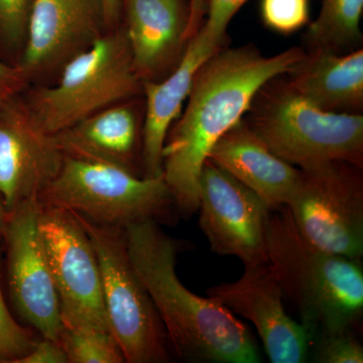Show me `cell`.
I'll return each instance as SVG.
<instances>
[{
	"mask_svg": "<svg viewBox=\"0 0 363 363\" xmlns=\"http://www.w3.org/2000/svg\"><path fill=\"white\" fill-rule=\"evenodd\" d=\"M305 55L294 47L264 56L253 45L222 48L196 73L184 111L162 147V178L181 216L199 206V177L215 143L245 118L257 92Z\"/></svg>",
	"mask_w": 363,
	"mask_h": 363,
	"instance_id": "cell-1",
	"label": "cell"
},
{
	"mask_svg": "<svg viewBox=\"0 0 363 363\" xmlns=\"http://www.w3.org/2000/svg\"><path fill=\"white\" fill-rule=\"evenodd\" d=\"M125 235L133 266L156 306L177 357L190 362H262L247 325L225 306L196 295L181 283L176 264L183 245L161 224H131Z\"/></svg>",
	"mask_w": 363,
	"mask_h": 363,
	"instance_id": "cell-2",
	"label": "cell"
},
{
	"mask_svg": "<svg viewBox=\"0 0 363 363\" xmlns=\"http://www.w3.org/2000/svg\"><path fill=\"white\" fill-rule=\"evenodd\" d=\"M267 259L284 298L292 301L311 340L353 332L363 314L362 259L325 252L298 230L288 206L271 211Z\"/></svg>",
	"mask_w": 363,
	"mask_h": 363,
	"instance_id": "cell-3",
	"label": "cell"
},
{
	"mask_svg": "<svg viewBox=\"0 0 363 363\" xmlns=\"http://www.w3.org/2000/svg\"><path fill=\"white\" fill-rule=\"evenodd\" d=\"M279 77L257 92L243 118L267 147L298 169L334 161L362 168V114L319 108Z\"/></svg>",
	"mask_w": 363,
	"mask_h": 363,
	"instance_id": "cell-4",
	"label": "cell"
},
{
	"mask_svg": "<svg viewBox=\"0 0 363 363\" xmlns=\"http://www.w3.org/2000/svg\"><path fill=\"white\" fill-rule=\"evenodd\" d=\"M39 202L66 208L97 225L123 229L149 220L173 225L180 215L162 175L147 178L65 155Z\"/></svg>",
	"mask_w": 363,
	"mask_h": 363,
	"instance_id": "cell-5",
	"label": "cell"
},
{
	"mask_svg": "<svg viewBox=\"0 0 363 363\" xmlns=\"http://www.w3.org/2000/svg\"><path fill=\"white\" fill-rule=\"evenodd\" d=\"M143 93L124 28L108 30L71 60L59 82L40 86L26 101L40 128L55 135L98 111Z\"/></svg>",
	"mask_w": 363,
	"mask_h": 363,
	"instance_id": "cell-6",
	"label": "cell"
},
{
	"mask_svg": "<svg viewBox=\"0 0 363 363\" xmlns=\"http://www.w3.org/2000/svg\"><path fill=\"white\" fill-rule=\"evenodd\" d=\"M77 216L96 252L109 326L125 362H171L166 329L133 266L125 229L97 225Z\"/></svg>",
	"mask_w": 363,
	"mask_h": 363,
	"instance_id": "cell-7",
	"label": "cell"
},
{
	"mask_svg": "<svg viewBox=\"0 0 363 363\" xmlns=\"http://www.w3.org/2000/svg\"><path fill=\"white\" fill-rule=\"evenodd\" d=\"M286 206L306 240L325 252L362 259V168L334 161L301 169Z\"/></svg>",
	"mask_w": 363,
	"mask_h": 363,
	"instance_id": "cell-8",
	"label": "cell"
},
{
	"mask_svg": "<svg viewBox=\"0 0 363 363\" xmlns=\"http://www.w3.org/2000/svg\"><path fill=\"white\" fill-rule=\"evenodd\" d=\"M38 220L64 326L111 334L99 262L77 214L39 202Z\"/></svg>",
	"mask_w": 363,
	"mask_h": 363,
	"instance_id": "cell-9",
	"label": "cell"
},
{
	"mask_svg": "<svg viewBox=\"0 0 363 363\" xmlns=\"http://www.w3.org/2000/svg\"><path fill=\"white\" fill-rule=\"evenodd\" d=\"M198 211L200 228L212 252L236 257L245 267L269 262L271 210L250 189L209 159L200 173Z\"/></svg>",
	"mask_w": 363,
	"mask_h": 363,
	"instance_id": "cell-10",
	"label": "cell"
},
{
	"mask_svg": "<svg viewBox=\"0 0 363 363\" xmlns=\"http://www.w3.org/2000/svg\"><path fill=\"white\" fill-rule=\"evenodd\" d=\"M39 200L7 212L6 242L9 294L21 320L43 338L58 342L64 329L58 294L40 234Z\"/></svg>",
	"mask_w": 363,
	"mask_h": 363,
	"instance_id": "cell-11",
	"label": "cell"
},
{
	"mask_svg": "<svg viewBox=\"0 0 363 363\" xmlns=\"http://www.w3.org/2000/svg\"><path fill=\"white\" fill-rule=\"evenodd\" d=\"M107 32L102 0H33L16 65L28 83L52 77Z\"/></svg>",
	"mask_w": 363,
	"mask_h": 363,
	"instance_id": "cell-12",
	"label": "cell"
},
{
	"mask_svg": "<svg viewBox=\"0 0 363 363\" xmlns=\"http://www.w3.org/2000/svg\"><path fill=\"white\" fill-rule=\"evenodd\" d=\"M64 154L20 96L0 104V198L6 211L39 200L58 175Z\"/></svg>",
	"mask_w": 363,
	"mask_h": 363,
	"instance_id": "cell-13",
	"label": "cell"
},
{
	"mask_svg": "<svg viewBox=\"0 0 363 363\" xmlns=\"http://www.w3.org/2000/svg\"><path fill=\"white\" fill-rule=\"evenodd\" d=\"M207 296L252 322L272 363H303L311 336L286 313L284 295L269 262L245 267L238 281L208 289Z\"/></svg>",
	"mask_w": 363,
	"mask_h": 363,
	"instance_id": "cell-14",
	"label": "cell"
},
{
	"mask_svg": "<svg viewBox=\"0 0 363 363\" xmlns=\"http://www.w3.org/2000/svg\"><path fill=\"white\" fill-rule=\"evenodd\" d=\"M124 9L136 74L143 82L162 80L187 47L189 6L184 0H124Z\"/></svg>",
	"mask_w": 363,
	"mask_h": 363,
	"instance_id": "cell-15",
	"label": "cell"
},
{
	"mask_svg": "<svg viewBox=\"0 0 363 363\" xmlns=\"http://www.w3.org/2000/svg\"><path fill=\"white\" fill-rule=\"evenodd\" d=\"M224 47L198 30L189 40L178 65L169 75L160 81L143 82V94L147 102L140 150L143 177L157 178L162 175L164 140L169 128L183 111L196 73L205 61Z\"/></svg>",
	"mask_w": 363,
	"mask_h": 363,
	"instance_id": "cell-16",
	"label": "cell"
},
{
	"mask_svg": "<svg viewBox=\"0 0 363 363\" xmlns=\"http://www.w3.org/2000/svg\"><path fill=\"white\" fill-rule=\"evenodd\" d=\"M208 159L259 196L271 211L286 206L301 169L276 156L245 119L222 136Z\"/></svg>",
	"mask_w": 363,
	"mask_h": 363,
	"instance_id": "cell-17",
	"label": "cell"
},
{
	"mask_svg": "<svg viewBox=\"0 0 363 363\" xmlns=\"http://www.w3.org/2000/svg\"><path fill=\"white\" fill-rule=\"evenodd\" d=\"M289 86L319 108L338 113L362 114L363 50L344 54L305 51L286 73Z\"/></svg>",
	"mask_w": 363,
	"mask_h": 363,
	"instance_id": "cell-18",
	"label": "cell"
},
{
	"mask_svg": "<svg viewBox=\"0 0 363 363\" xmlns=\"http://www.w3.org/2000/svg\"><path fill=\"white\" fill-rule=\"evenodd\" d=\"M55 138L65 156L112 164L138 175V118L125 101L98 111Z\"/></svg>",
	"mask_w": 363,
	"mask_h": 363,
	"instance_id": "cell-19",
	"label": "cell"
},
{
	"mask_svg": "<svg viewBox=\"0 0 363 363\" xmlns=\"http://www.w3.org/2000/svg\"><path fill=\"white\" fill-rule=\"evenodd\" d=\"M362 13L363 0H322L316 20L309 23L303 38L306 49L336 54L360 49Z\"/></svg>",
	"mask_w": 363,
	"mask_h": 363,
	"instance_id": "cell-20",
	"label": "cell"
},
{
	"mask_svg": "<svg viewBox=\"0 0 363 363\" xmlns=\"http://www.w3.org/2000/svg\"><path fill=\"white\" fill-rule=\"evenodd\" d=\"M58 343L65 351L68 363L125 362L111 334L64 326Z\"/></svg>",
	"mask_w": 363,
	"mask_h": 363,
	"instance_id": "cell-21",
	"label": "cell"
},
{
	"mask_svg": "<svg viewBox=\"0 0 363 363\" xmlns=\"http://www.w3.org/2000/svg\"><path fill=\"white\" fill-rule=\"evenodd\" d=\"M39 339L21 326L7 309L0 286V363H16L35 348Z\"/></svg>",
	"mask_w": 363,
	"mask_h": 363,
	"instance_id": "cell-22",
	"label": "cell"
},
{
	"mask_svg": "<svg viewBox=\"0 0 363 363\" xmlns=\"http://www.w3.org/2000/svg\"><path fill=\"white\" fill-rule=\"evenodd\" d=\"M260 11L264 25L284 35L309 23V0H262Z\"/></svg>",
	"mask_w": 363,
	"mask_h": 363,
	"instance_id": "cell-23",
	"label": "cell"
},
{
	"mask_svg": "<svg viewBox=\"0 0 363 363\" xmlns=\"http://www.w3.org/2000/svg\"><path fill=\"white\" fill-rule=\"evenodd\" d=\"M33 0H0V43L11 52L23 51Z\"/></svg>",
	"mask_w": 363,
	"mask_h": 363,
	"instance_id": "cell-24",
	"label": "cell"
},
{
	"mask_svg": "<svg viewBox=\"0 0 363 363\" xmlns=\"http://www.w3.org/2000/svg\"><path fill=\"white\" fill-rule=\"evenodd\" d=\"M313 362L317 363H362L363 347L353 332L326 334L315 339Z\"/></svg>",
	"mask_w": 363,
	"mask_h": 363,
	"instance_id": "cell-25",
	"label": "cell"
},
{
	"mask_svg": "<svg viewBox=\"0 0 363 363\" xmlns=\"http://www.w3.org/2000/svg\"><path fill=\"white\" fill-rule=\"evenodd\" d=\"M248 0H208L207 18L201 30L208 39L225 45L226 30L233 16Z\"/></svg>",
	"mask_w": 363,
	"mask_h": 363,
	"instance_id": "cell-26",
	"label": "cell"
},
{
	"mask_svg": "<svg viewBox=\"0 0 363 363\" xmlns=\"http://www.w3.org/2000/svg\"><path fill=\"white\" fill-rule=\"evenodd\" d=\"M28 84L20 67L9 65L0 60V104L20 96Z\"/></svg>",
	"mask_w": 363,
	"mask_h": 363,
	"instance_id": "cell-27",
	"label": "cell"
},
{
	"mask_svg": "<svg viewBox=\"0 0 363 363\" xmlns=\"http://www.w3.org/2000/svg\"><path fill=\"white\" fill-rule=\"evenodd\" d=\"M16 363H68V359L58 342L43 338L28 355Z\"/></svg>",
	"mask_w": 363,
	"mask_h": 363,
	"instance_id": "cell-28",
	"label": "cell"
},
{
	"mask_svg": "<svg viewBox=\"0 0 363 363\" xmlns=\"http://www.w3.org/2000/svg\"><path fill=\"white\" fill-rule=\"evenodd\" d=\"M208 0H190L189 4V23L186 38L190 40L201 28L206 16Z\"/></svg>",
	"mask_w": 363,
	"mask_h": 363,
	"instance_id": "cell-29",
	"label": "cell"
},
{
	"mask_svg": "<svg viewBox=\"0 0 363 363\" xmlns=\"http://www.w3.org/2000/svg\"><path fill=\"white\" fill-rule=\"evenodd\" d=\"M102 4H104L105 23H106L107 30H113L118 23L123 0H102Z\"/></svg>",
	"mask_w": 363,
	"mask_h": 363,
	"instance_id": "cell-30",
	"label": "cell"
},
{
	"mask_svg": "<svg viewBox=\"0 0 363 363\" xmlns=\"http://www.w3.org/2000/svg\"><path fill=\"white\" fill-rule=\"evenodd\" d=\"M7 217V211L6 207H4V202H2L1 198H0V238L4 235V227H6Z\"/></svg>",
	"mask_w": 363,
	"mask_h": 363,
	"instance_id": "cell-31",
	"label": "cell"
}]
</instances>
